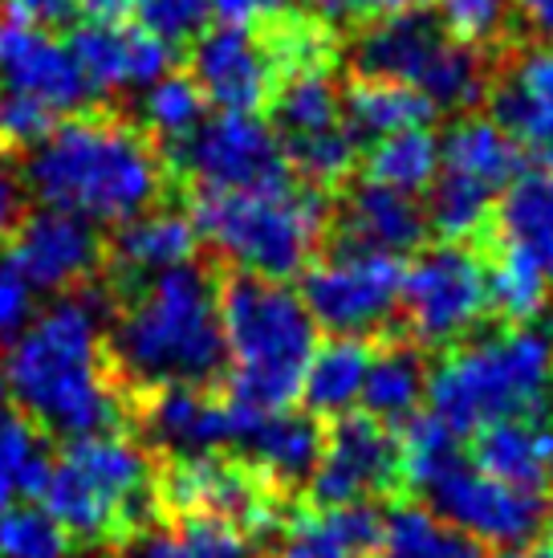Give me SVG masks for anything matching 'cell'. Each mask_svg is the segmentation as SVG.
Segmentation results:
<instances>
[{
	"mask_svg": "<svg viewBox=\"0 0 553 558\" xmlns=\"http://www.w3.org/2000/svg\"><path fill=\"white\" fill-rule=\"evenodd\" d=\"M521 168L525 159L517 151V143L501 131L496 119L468 114V119L447 126V135L440 140V171L489 187L492 196L505 192L521 175Z\"/></svg>",
	"mask_w": 553,
	"mask_h": 558,
	"instance_id": "cell-24",
	"label": "cell"
},
{
	"mask_svg": "<svg viewBox=\"0 0 553 558\" xmlns=\"http://www.w3.org/2000/svg\"><path fill=\"white\" fill-rule=\"evenodd\" d=\"M224 330V400L241 412H285L302 396L314 318L285 281L232 274L216 286Z\"/></svg>",
	"mask_w": 553,
	"mask_h": 558,
	"instance_id": "cell-4",
	"label": "cell"
},
{
	"mask_svg": "<svg viewBox=\"0 0 553 558\" xmlns=\"http://www.w3.org/2000/svg\"><path fill=\"white\" fill-rule=\"evenodd\" d=\"M354 65L362 78L411 86L435 110H472L492 90L484 53L456 41L440 16H428L423 9L370 21L354 41Z\"/></svg>",
	"mask_w": 553,
	"mask_h": 558,
	"instance_id": "cell-8",
	"label": "cell"
},
{
	"mask_svg": "<svg viewBox=\"0 0 553 558\" xmlns=\"http://www.w3.org/2000/svg\"><path fill=\"white\" fill-rule=\"evenodd\" d=\"M21 217H25L21 213V184L13 180V171L0 168V245L9 241V233L16 229Z\"/></svg>",
	"mask_w": 553,
	"mask_h": 558,
	"instance_id": "cell-48",
	"label": "cell"
},
{
	"mask_svg": "<svg viewBox=\"0 0 553 558\" xmlns=\"http://www.w3.org/2000/svg\"><path fill=\"white\" fill-rule=\"evenodd\" d=\"M200 248V233H196V220L187 213H163L151 208L143 217L126 220L119 236L107 248V265L114 290H126L143 278H155L171 265H184L196 257Z\"/></svg>",
	"mask_w": 553,
	"mask_h": 558,
	"instance_id": "cell-23",
	"label": "cell"
},
{
	"mask_svg": "<svg viewBox=\"0 0 553 558\" xmlns=\"http://www.w3.org/2000/svg\"><path fill=\"white\" fill-rule=\"evenodd\" d=\"M322 440L325 424H318V416H309V412L285 408V412L261 416V412L232 408V445L245 449V461H253L281 489L309 481L318 457H322Z\"/></svg>",
	"mask_w": 553,
	"mask_h": 558,
	"instance_id": "cell-19",
	"label": "cell"
},
{
	"mask_svg": "<svg viewBox=\"0 0 553 558\" xmlns=\"http://www.w3.org/2000/svg\"><path fill=\"white\" fill-rule=\"evenodd\" d=\"M423 233H428L423 204L407 192L374 184V180L351 187L334 217V245L374 248V253H391V257L419 248Z\"/></svg>",
	"mask_w": 553,
	"mask_h": 558,
	"instance_id": "cell-21",
	"label": "cell"
},
{
	"mask_svg": "<svg viewBox=\"0 0 553 558\" xmlns=\"http://www.w3.org/2000/svg\"><path fill=\"white\" fill-rule=\"evenodd\" d=\"M545 339H550V347H553V323H550V330H545Z\"/></svg>",
	"mask_w": 553,
	"mask_h": 558,
	"instance_id": "cell-53",
	"label": "cell"
},
{
	"mask_svg": "<svg viewBox=\"0 0 553 558\" xmlns=\"http://www.w3.org/2000/svg\"><path fill=\"white\" fill-rule=\"evenodd\" d=\"M525 13H529V29L545 46H553V0H525Z\"/></svg>",
	"mask_w": 553,
	"mask_h": 558,
	"instance_id": "cell-50",
	"label": "cell"
},
{
	"mask_svg": "<svg viewBox=\"0 0 553 558\" xmlns=\"http://www.w3.org/2000/svg\"><path fill=\"white\" fill-rule=\"evenodd\" d=\"M4 245H9L4 262L13 265L33 290L70 294V290L90 286L98 265H107V248H102L98 229L62 208H37L29 217H21Z\"/></svg>",
	"mask_w": 553,
	"mask_h": 558,
	"instance_id": "cell-15",
	"label": "cell"
},
{
	"mask_svg": "<svg viewBox=\"0 0 553 558\" xmlns=\"http://www.w3.org/2000/svg\"><path fill=\"white\" fill-rule=\"evenodd\" d=\"M370 558H484L480 543L456 530L431 506L400 501L379 513V534L370 546Z\"/></svg>",
	"mask_w": 553,
	"mask_h": 558,
	"instance_id": "cell-27",
	"label": "cell"
},
{
	"mask_svg": "<svg viewBox=\"0 0 553 558\" xmlns=\"http://www.w3.org/2000/svg\"><path fill=\"white\" fill-rule=\"evenodd\" d=\"M82 74L90 90H131V86H151L163 78L171 65V46L123 21H90L70 37Z\"/></svg>",
	"mask_w": 553,
	"mask_h": 558,
	"instance_id": "cell-20",
	"label": "cell"
},
{
	"mask_svg": "<svg viewBox=\"0 0 553 558\" xmlns=\"http://www.w3.org/2000/svg\"><path fill=\"white\" fill-rule=\"evenodd\" d=\"M403 489L400 433L367 412H342L325 424L322 457L309 473L314 510L367 506L370 497Z\"/></svg>",
	"mask_w": 553,
	"mask_h": 558,
	"instance_id": "cell-14",
	"label": "cell"
},
{
	"mask_svg": "<svg viewBox=\"0 0 553 558\" xmlns=\"http://www.w3.org/2000/svg\"><path fill=\"white\" fill-rule=\"evenodd\" d=\"M208 119V98L192 82V74H163L143 94V131L155 140L159 151L187 140Z\"/></svg>",
	"mask_w": 553,
	"mask_h": 558,
	"instance_id": "cell-34",
	"label": "cell"
},
{
	"mask_svg": "<svg viewBox=\"0 0 553 558\" xmlns=\"http://www.w3.org/2000/svg\"><path fill=\"white\" fill-rule=\"evenodd\" d=\"M492 114L508 140L517 143L525 163L533 168H553V102L538 94L521 90L513 82H501L492 90Z\"/></svg>",
	"mask_w": 553,
	"mask_h": 558,
	"instance_id": "cell-37",
	"label": "cell"
},
{
	"mask_svg": "<svg viewBox=\"0 0 553 558\" xmlns=\"http://www.w3.org/2000/svg\"><path fill=\"white\" fill-rule=\"evenodd\" d=\"M49 473L46 433L21 408L0 403V510L21 497H41Z\"/></svg>",
	"mask_w": 553,
	"mask_h": 558,
	"instance_id": "cell-32",
	"label": "cell"
},
{
	"mask_svg": "<svg viewBox=\"0 0 553 558\" xmlns=\"http://www.w3.org/2000/svg\"><path fill=\"white\" fill-rule=\"evenodd\" d=\"M501 245H513L553 286V168L521 171L496 204Z\"/></svg>",
	"mask_w": 553,
	"mask_h": 558,
	"instance_id": "cell-25",
	"label": "cell"
},
{
	"mask_svg": "<svg viewBox=\"0 0 553 558\" xmlns=\"http://www.w3.org/2000/svg\"><path fill=\"white\" fill-rule=\"evenodd\" d=\"M46 510L86 546H131L163 513L159 465L123 433L74 436L41 485Z\"/></svg>",
	"mask_w": 553,
	"mask_h": 558,
	"instance_id": "cell-5",
	"label": "cell"
},
{
	"mask_svg": "<svg viewBox=\"0 0 553 558\" xmlns=\"http://www.w3.org/2000/svg\"><path fill=\"white\" fill-rule=\"evenodd\" d=\"M0 86L37 98L53 114L82 110L94 94L74 49L65 46L62 37H53L41 25L13 21V16L0 21Z\"/></svg>",
	"mask_w": 553,
	"mask_h": 558,
	"instance_id": "cell-17",
	"label": "cell"
},
{
	"mask_svg": "<svg viewBox=\"0 0 553 558\" xmlns=\"http://www.w3.org/2000/svg\"><path fill=\"white\" fill-rule=\"evenodd\" d=\"M550 485H553V477H550ZM550 518H553V510H550Z\"/></svg>",
	"mask_w": 553,
	"mask_h": 558,
	"instance_id": "cell-55",
	"label": "cell"
},
{
	"mask_svg": "<svg viewBox=\"0 0 553 558\" xmlns=\"http://www.w3.org/2000/svg\"><path fill=\"white\" fill-rule=\"evenodd\" d=\"M187 74L204 90V98L220 110L236 114H257L273 98L276 74L273 53L265 46L261 29L253 25H220L196 37Z\"/></svg>",
	"mask_w": 553,
	"mask_h": 558,
	"instance_id": "cell-16",
	"label": "cell"
},
{
	"mask_svg": "<svg viewBox=\"0 0 553 558\" xmlns=\"http://www.w3.org/2000/svg\"><path fill=\"white\" fill-rule=\"evenodd\" d=\"M138 25L159 37L163 46H184L192 37H200L208 25V0H138Z\"/></svg>",
	"mask_w": 553,
	"mask_h": 558,
	"instance_id": "cell-42",
	"label": "cell"
},
{
	"mask_svg": "<svg viewBox=\"0 0 553 558\" xmlns=\"http://www.w3.org/2000/svg\"><path fill=\"white\" fill-rule=\"evenodd\" d=\"M131 416L159 449L175 452H208L232 445V408L224 396L208 388H147L131 396Z\"/></svg>",
	"mask_w": 553,
	"mask_h": 558,
	"instance_id": "cell-18",
	"label": "cell"
},
{
	"mask_svg": "<svg viewBox=\"0 0 553 558\" xmlns=\"http://www.w3.org/2000/svg\"><path fill=\"white\" fill-rule=\"evenodd\" d=\"M49 131H53V110L41 107L37 98L0 86V156L33 151Z\"/></svg>",
	"mask_w": 553,
	"mask_h": 558,
	"instance_id": "cell-41",
	"label": "cell"
},
{
	"mask_svg": "<svg viewBox=\"0 0 553 558\" xmlns=\"http://www.w3.org/2000/svg\"><path fill=\"white\" fill-rule=\"evenodd\" d=\"M74 538L46 506H9L0 510V558H70Z\"/></svg>",
	"mask_w": 553,
	"mask_h": 558,
	"instance_id": "cell-39",
	"label": "cell"
},
{
	"mask_svg": "<svg viewBox=\"0 0 553 558\" xmlns=\"http://www.w3.org/2000/svg\"><path fill=\"white\" fill-rule=\"evenodd\" d=\"M400 306L407 314V330L419 347H456L480 323L489 306V262L472 245L444 241L423 248L403 269Z\"/></svg>",
	"mask_w": 553,
	"mask_h": 558,
	"instance_id": "cell-10",
	"label": "cell"
},
{
	"mask_svg": "<svg viewBox=\"0 0 553 558\" xmlns=\"http://www.w3.org/2000/svg\"><path fill=\"white\" fill-rule=\"evenodd\" d=\"M257 543L216 518H180L171 530L147 538L138 558H253Z\"/></svg>",
	"mask_w": 553,
	"mask_h": 558,
	"instance_id": "cell-38",
	"label": "cell"
},
{
	"mask_svg": "<svg viewBox=\"0 0 553 558\" xmlns=\"http://www.w3.org/2000/svg\"><path fill=\"white\" fill-rule=\"evenodd\" d=\"M4 396H9V391H4V384H0V403H4Z\"/></svg>",
	"mask_w": 553,
	"mask_h": 558,
	"instance_id": "cell-54",
	"label": "cell"
},
{
	"mask_svg": "<svg viewBox=\"0 0 553 558\" xmlns=\"http://www.w3.org/2000/svg\"><path fill=\"white\" fill-rule=\"evenodd\" d=\"M196 233L241 274L285 281L302 274L330 229V204L309 184H265L245 192H192Z\"/></svg>",
	"mask_w": 553,
	"mask_h": 558,
	"instance_id": "cell-7",
	"label": "cell"
},
{
	"mask_svg": "<svg viewBox=\"0 0 553 558\" xmlns=\"http://www.w3.org/2000/svg\"><path fill=\"white\" fill-rule=\"evenodd\" d=\"M403 294V262L374 248L334 245L306 269L302 302L314 326L346 339L379 335L391 314L400 311Z\"/></svg>",
	"mask_w": 553,
	"mask_h": 558,
	"instance_id": "cell-12",
	"label": "cell"
},
{
	"mask_svg": "<svg viewBox=\"0 0 553 558\" xmlns=\"http://www.w3.org/2000/svg\"><path fill=\"white\" fill-rule=\"evenodd\" d=\"M428 229L444 236V241H477L484 229L492 225L496 217V196H492L489 187L472 184V180H460V175H447L440 171L428 187Z\"/></svg>",
	"mask_w": 553,
	"mask_h": 558,
	"instance_id": "cell-35",
	"label": "cell"
},
{
	"mask_svg": "<svg viewBox=\"0 0 553 558\" xmlns=\"http://www.w3.org/2000/svg\"><path fill=\"white\" fill-rule=\"evenodd\" d=\"M513 0H440V25L456 41L472 49H489L508 33Z\"/></svg>",
	"mask_w": 553,
	"mask_h": 558,
	"instance_id": "cell-40",
	"label": "cell"
},
{
	"mask_svg": "<svg viewBox=\"0 0 553 558\" xmlns=\"http://www.w3.org/2000/svg\"><path fill=\"white\" fill-rule=\"evenodd\" d=\"M428 396V367L423 355L407 342H379L370 351L367 384H362V412L383 420L386 428H403L419 412Z\"/></svg>",
	"mask_w": 553,
	"mask_h": 558,
	"instance_id": "cell-29",
	"label": "cell"
},
{
	"mask_svg": "<svg viewBox=\"0 0 553 558\" xmlns=\"http://www.w3.org/2000/svg\"><path fill=\"white\" fill-rule=\"evenodd\" d=\"M25 184L46 208L90 225H126L159 204L168 163L135 123L110 110H77L29 151Z\"/></svg>",
	"mask_w": 553,
	"mask_h": 558,
	"instance_id": "cell-2",
	"label": "cell"
},
{
	"mask_svg": "<svg viewBox=\"0 0 553 558\" xmlns=\"http://www.w3.org/2000/svg\"><path fill=\"white\" fill-rule=\"evenodd\" d=\"M492 558H553V546H538V543H521V546H501Z\"/></svg>",
	"mask_w": 553,
	"mask_h": 558,
	"instance_id": "cell-51",
	"label": "cell"
},
{
	"mask_svg": "<svg viewBox=\"0 0 553 558\" xmlns=\"http://www.w3.org/2000/svg\"><path fill=\"white\" fill-rule=\"evenodd\" d=\"M216 286L220 281L204 265L184 262L119 290L107 347L126 388H208L224 375Z\"/></svg>",
	"mask_w": 553,
	"mask_h": 558,
	"instance_id": "cell-3",
	"label": "cell"
},
{
	"mask_svg": "<svg viewBox=\"0 0 553 558\" xmlns=\"http://www.w3.org/2000/svg\"><path fill=\"white\" fill-rule=\"evenodd\" d=\"M431 119H435V107L403 82L358 74L342 94V123H346L354 143H379L395 131L431 126Z\"/></svg>",
	"mask_w": 553,
	"mask_h": 558,
	"instance_id": "cell-26",
	"label": "cell"
},
{
	"mask_svg": "<svg viewBox=\"0 0 553 558\" xmlns=\"http://www.w3.org/2000/svg\"><path fill=\"white\" fill-rule=\"evenodd\" d=\"M468 461L505 485L541 494L553 477V416L533 412V416L496 420L472 436Z\"/></svg>",
	"mask_w": 553,
	"mask_h": 558,
	"instance_id": "cell-22",
	"label": "cell"
},
{
	"mask_svg": "<svg viewBox=\"0 0 553 558\" xmlns=\"http://www.w3.org/2000/svg\"><path fill=\"white\" fill-rule=\"evenodd\" d=\"M74 0H4V13L13 21H25V25H41V29H53L74 16Z\"/></svg>",
	"mask_w": 553,
	"mask_h": 558,
	"instance_id": "cell-45",
	"label": "cell"
},
{
	"mask_svg": "<svg viewBox=\"0 0 553 558\" xmlns=\"http://www.w3.org/2000/svg\"><path fill=\"white\" fill-rule=\"evenodd\" d=\"M208 9L224 25H261V21L285 9V0H208Z\"/></svg>",
	"mask_w": 553,
	"mask_h": 558,
	"instance_id": "cell-46",
	"label": "cell"
},
{
	"mask_svg": "<svg viewBox=\"0 0 553 558\" xmlns=\"http://www.w3.org/2000/svg\"><path fill=\"white\" fill-rule=\"evenodd\" d=\"M33 318V286L9 262H0V342H13Z\"/></svg>",
	"mask_w": 553,
	"mask_h": 558,
	"instance_id": "cell-43",
	"label": "cell"
},
{
	"mask_svg": "<svg viewBox=\"0 0 553 558\" xmlns=\"http://www.w3.org/2000/svg\"><path fill=\"white\" fill-rule=\"evenodd\" d=\"M269 110H273V135L281 147L325 135L334 126H346L342 123V98L334 90L330 70H306V74L281 78L273 98H269Z\"/></svg>",
	"mask_w": 553,
	"mask_h": 558,
	"instance_id": "cell-31",
	"label": "cell"
},
{
	"mask_svg": "<svg viewBox=\"0 0 553 558\" xmlns=\"http://www.w3.org/2000/svg\"><path fill=\"white\" fill-rule=\"evenodd\" d=\"M431 416L452 436H477L496 420L550 412L553 347L545 330L505 326L447 347L428 375Z\"/></svg>",
	"mask_w": 553,
	"mask_h": 558,
	"instance_id": "cell-6",
	"label": "cell"
},
{
	"mask_svg": "<svg viewBox=\"0 0 553 558\" xmlns=\"http://www.w3.org/2000/svg\"><path fill=\"white\" fill-rule=\"evenodd\" d=\"M489 306L513 326H529L550 306V278L525 253L501 245L489 262Z\"/></svg>",
	"mask_w": 553,
	"mask_h": 558,
	"instance_id": "cell-36",
	"label": "cell"
},
{
	"mask_svg": "<svg viewBox=\"0 0 553 558\" xmlns=\"http://www.w3.org/2000/svg\"><path fill=\"white\" fill-rule=\"evenodd\" d=\"M163 163L192 192H245L290 180V163L273 126L236 110L208 114L187 140L163 151Z\"/></svg>",
	"mask_w": 553,
	"mask_h": 558,
	"instance_id": "cell-11",
	"label": "cell"
},
{
	"mask_svg": "<svg viewBox=\"0 0 553 558\" xmlns=\"http://www.w3.org/2000/svg\"><path fill=\"white\" fill-rule=\"evenodd\" d=\"M102 314L107 306L90 286H82L25 323L9 347L4 391L41 433L65 440L119 433V424L131 416V388L110 363Z\"/></svg>",
	"mask_w": 553,
	"mask_h": 558,
	"instance_id": "cell-1",
	"label": "cell"
},
{
	"mask_svg": "<svg viewBox=\"0 0 553 558\" xmlns=\"http://www.w3.org/2000/svg\"><path fill=\"white\" fill-rule=\"evenodd\" d=\"M159 506L175 518H216L248 534L261 546L285 530V501L281 485L265 477L245 457L208 452H175L159 465Z\"/></svg>",
	"mask_w": 553,
	"mask_h": 558,
	"instance_id": "cell-9",
	"label": "cell"
},
{
	"mask_svg": "<svg viewBox=\"0 0 553 558\" xmlns=\"http://www.w3.org/2000/svg\"><path fill=\"white\" fill-rule=\"evenodd\" d=\"M293 4H302L306 13H318V16H334V13H339V0H293Z\"/></svg>",
	"mask_w": 553,
	"mask_h": 558,
	"instance_id": "cell-52",
	"label": "cell"
},
{
	"mask_svg": "<svg viewBox=\"0 0 553 558\" xmlns=\"http://www.w3.org/2000/svg\"><path fill=\"white\" fill-rule=\"evenodd\" d=\"M370 351L374 347L367 339H346V335H334L325 347H314L306 375H302V400L309 416L334 420L351 412L367 384Z\"/></svg>",
	"mask_w": 553,
	"mask_h": 558,
	"instance_id": "cell-30",
	"label": "cell"
},
{
	"mask_svg": "<svg viewBox=\"0 0 553 558\" xmlns=\"http://www.w3.org/2000/svg\"><path fill=\"white\" fill-rule=\"evenodd\" d=\"M82 13H90V21H123L138 0H74Z\"/></svg>",
	"mask_w": 553,
	"mask_h": 558,
	"instance_id": "cell-49",
	"label": "cell"
},
{
	"mask_svg": "<svg viewBox=\"0 0 553 558\" xmlns=\"http://www.w3.org/2000/svg\"><path fill=\"white\" fill-rule=\"evenodd\" d=\"M423 4H431V0H339V13H351L358 21H379V16L423 9Z\"/></svg>",
	"mask_w": 553,
	"mask_h": 558,
	"instance_id": "cell-47",
	"label": "cell"
},
{
	"mask_svg": "<svg viewBox=\"0 0 553 558\" xmlns=\"http://www.w3.org/2000/svg\"><path fill=\"white\" fill-rule=\"evenodd\" d=\"M508 82L553 102V46L525 49L521 58L513 62V70H508Z\"/></svg>",
	"mask_w": 553,
	"mask_h": 558,
	"instance_id": "cell-44",
	"label": "cell"
},
{
	"mask_svg": "<svg viewBox=\"0 0 553 558\" xmlns=\"http://www.w3.org/2000/svg\"><path fill=\"white\" fill-rule=\"evenodd\" d=\"M435 175H440V140L431 126L395 131L386 140L370 143L367 180H374V184L419 196V192H428Z\"/></svg>",
	"mask_w": 553,
	"mask_h": 558,
	"instance_id": "cell-33",
	"label": "cell"
},
{
	"mask_svg": "<svg viewBox=\"0 0 553 558\" xmlns=\"http://www.w3.org/2000/svg\"><path fill=\"white\" fill-rule=\"evenodd\" d=\"M419 494L428 497L431 510L464 530L468 538L492 546L533 543L550 518V506L541 494L489 477L468 457H452L444 469H435L419 485Z\"/></svg>",
	"mask_w": 553,
	"mask_h": 558,
	"instance_id": "cell-13",
	"label": "cell"
},
{
	"mask_svg": "<svg viewBox=\"0 0 553 558\" xmlns=\"http://www.w3.org/2000/svg\"><path fill=\"white\" fill-rule=\"evenodd\" d=\"M379 534V513L370 506L306 510L285 522V543L276 558H367Z\"/></svg>",
	"mask_w": 553,
	"mask_h": 558,
	"instance_id": "cell-28",
	"label": "cell"
}]
</instances>
